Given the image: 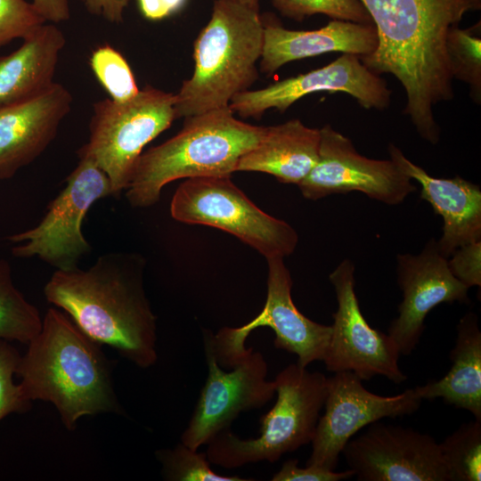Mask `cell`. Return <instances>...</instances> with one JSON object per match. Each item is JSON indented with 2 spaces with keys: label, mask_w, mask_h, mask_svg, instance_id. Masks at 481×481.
Wrapping results in <instances>:
<instances>
[{
  "label": "cell",
  "mask_w": 481,
  "mask_h": 481,
  "mask_svg": "<svg viewBox=\"0 0 481 481\" xmlns=\"http://www.w3.org/2000/svg\"><path fill=\"white\" fill-rule=\"evenodd\" d=\"M359 1L378 37L375 51L361 61L375 74H391L401 83L404 113L421 138L437 143L434 107L453 97L447 37L466 13L480 10L481 0Z\"/></svg>",
  "instance_id": "1"
},
{
  "label": "cell",
  "mask_w": 481,
  "mask_h": 481,
  "mask_svg": "<svg viewBox=\"0 0 481 481\" xmlns=\"http://www.w3.org/2000/svg\"><path fill=\"white\" fill-rule=\"evenodd\" d=\"M144 267L139 254L107 253L86 269L55 270L44 294L90 338L146 369L158 354L157 317L144 290Z\"/></svg>",
  "instance_id": "2"
},
{
  "label": "cell",
  "mask_w": 481,
  "mask_h": 481,
  "mask_svg": "<svg viewBox=\"0 0 481 481\" xmlns=\"http://www.w3.org/2000/svg\"><path fill=\"white\" fill-rule=\"evenodd\" d=\"M27 345L16 370L22 392L31 402L53 404L67 429H75L84 416L122 412L102 345L63 311L48 308L40 331Z\"/></svg>",
  "instance_id": "3"
},
{
  "label": "cell",
  "mask_w": 481,
  "mask_h": 481,
  "mask_svg": "<svg viewBox=\"0 0 481 481\" xmlns=\"http://www.w3.org/2000/svg\"><path fill=\"white\" fill-rule=\"evenodd\" d=\"M233 114L226 107L186 118L177 135L142 153L126 190L130 205H154L164 186L175 180L236 172L240 159L257 145L265 126Z\"/></svg>",
  "instance_id": "4"
},
{
  "label": "cell",
  "mask_w": 481,
  "mask_h": 481,
  "mask_svg": "<svg viewBox=\"0 0 481 481\" xmlns=\"http://www.w3.org/2000/svg\"><path fill=\"white\" fill-rule=\"evenodd\" d=\"M265 23L255 10L216 0L209 21L194 42V70L175 94L176 118L229 107L258 78Z\"/></svg>",
  "instance_id": "5"
},
{
  "label": "cell",
  "mask_w": 481,
  "mask_h": 481,
  "mask_svg": "<svg viewBox=\"0 0 481 481\" xmlns=\"http://www.w3.org/2000/svg\"><path fill=\"white\" fill-rule=\"evenodd\" d=\"M277 400L260 418L257 437L241 439L231 429L219 432L207 445L210 463L236 469L249 463L277 461L312 442L327 395V377L290 363L274 379Z\"/></svg>",
  "instance_id": "6"
},
{
  "label": "cell",
  "mask_w": 481,
  "mask_h": 481,
  "mask_svg": "<svg viewBox=\"0 0 481 481\" xmlns=\"http://www.w3.org/2000/svg\"><path fill=\"white\" fill-rule=\"evenodd\" d=\"M175 94L146 86L132 99L94 104L89 139L78 151L94 161L118 197L130 183L143 148L176 118Z\"/></svg>",
  "instance_id": "7"
},
{
  "label": "cell",
  "mask_w": 481,
  "mask_h": 481,
  "mask_svg": "<svg viewBox=\"0 0 481 481\" xmlns=\"http://www.w3.org/2000/svg\"><path fill=\"white\" fill-rule=\"evenodd\" d=\"M170 213L182 223L224 231L257 249L265 259L290 256L298 242L290 224L257 208L231 176L185 180L173 196Z\"/></svg>",
  "instance_id": "8"
},
{
  "label": "cell",
  "mask_w": 481,
  "mask_h": 481,
  "mask_svg": "<svg viewBox=\"0 0 481 481\" xmlns=\"http://www.w3.org/2000/svg\"><path fill=\"white\" fill-rule=\"evenodd\" d=\"M283 257L267 258V294L264 308L249 322L239 328L224 327L216 334L203 330V344L213 353L216 363L229 370L248 352L245 342L260 327L271 328L277 349L298 356L297 363L307 367L322 361L329 345L331 326L315 322L296 307L292 297V278Z\"/></svg>",
  "instance_id": "9"
},
{
  "label": "cell",
  "mask_w": 481,
  "mask_h": 481,
  "mask_svg": "<svg viewBox=\"0 0 481 481\" xmlns=\"http://www.w3.org/2000/svg\"><path fill=\"white\" fill-rule=\"evenodd\" d=\"M78 157L77 166L42 220L33 228L7 237L20 243L12 249L14 257H37L56 270H69L91 251L82 232L83 221L94 202L112 193L106 174L90 159Z\"/></svg>",
  "instance_id": "10"
},
{
  "label": "cell",
  "mask_w": 481,
  "mask_h": 481,
  "mask_svg": "<svg viewBox=\"0 0 481 481\" xmlns=\"http://www.w3.org/2000/svg\"><path fill=\"white\" fill-rule=\"evenodd\" d=\"M338 309L322 362L331 372L352 371L362 380L380 375L395 384L407 379L399 367L400 352L394 340L373 329L364 318L355 290V265L345 259L330 273Z\"/></svg>",
  "instance_id": "11"
},
{
  "label": "cell",
  "mask_w": 481,
  "mask_h": 481,
  "mask_svg": "<svg viewBox=\"0 0 481 481\" xmlns=\"http://www.w3.org/2000/svg\"><path fill=\"white\" fill-rule=\"evenodd\" d=\"M412 181L393 160L361 155L349 138L325 125L320 129L316 164L298 186L304 198L312 200L359 192L382 203L399 205L417 190Z\"/></svg>",
  "instance_id": "12"
},
{
  "label": "cell",
  "mask_w": 481,
  "mask_h": 481,
  "mask_svg": "<svg viewBox=\"0 0 481 481\" xmlns=\"http://www.w3.org/2000/svg\"><path fill=\"white\" fill-rule=\"evenodd\" d=\"M204 352L208 374L181 435V443L192 450L208 444L229 429L240 412L263 407L275 394L274 381L266 380L268 366L260 352L249 347L226 371L206 346Z\"/></svg>",
  "instance_id": "13"
},
{
  "label": "cell",
  "mask_w": 481,
  "mask_h": 481,
  "mask_svg": "<svg viewBox=\"0 0 481 481\" xmlns=\"http://www.w3.org/2000/svg\"><path fill=\"white\" fill-rule=\"evenodd\" d=\"M352 371L327 378L324 413L320 416L306 465L335 470L346 443L361 428L384 418L411 415L422 400L414 388L383 396L367 390Z\"/></svg>",
  "instance_id": "14"
},
{
  "label": "cell",
  "mask_w": 481,
  "mask_h": 481,
  "mask_svg": "<svg viewBox=\"0 0 481 481\" xmlns=\"http://www.w3.org/2000/svg\"><path fill=\"white\" fill-rule=\"evenodd\" d=\"M342 450L359 481H449L438 443L428 434L373 422Z\"/></svg>",
  "instance_id": "15"
},
{
  "label": "cell",
  "mask_w": 481,
  "mask_h": 481,
  "mask_svg": "<svg viewBox=\"0 0 481 481\" xmlns=\"http://www.w3.org/2000/svg\"><path fill=\"white\" fill-rule=\"evenodd\" d=\"M346 93L364 109L384 110L391 91L359 56L343 53L332 62L257 90L236 94L229 108L241 118L259 119L270 109L285 112L295 102L313 93Z\"/></svg>",
  "instance_id": "16"
},
{
  "label": "cell",
  "mask_w": 481,
  "mask_h": 481,
  "mask_svg": "<svg viewBox=\"0 0 481 481\" xmlns=\"http://www.w3.org/2000/svg\"><path fill=\"white\" fill-rule=\"evenodd\" d=\"M396 261L403 300L387 334L400 355H408L420 342L428 313L442 303H469V288L452 273L435 240L427 242L417 255L398 254Z\"/></svg>",
  "instance_id": "17"
},
{
  "label": "cell",
  "mask_w": 481,
  "mask_h": 481,
  "mask_svg": "<svg viewBox=\"0 0 481 481\" xmlns=\"http://www.w3.org/2000/svg\"><path fill=\"white\" fill-rule=\"evenodd\" d=\"M72 95L61 84L29 99L0 108V179L12 178L54 139L70 111Z\"/></svg>",
  "instance_id": "18"
},
{
  "label": "cell",
  "mask_w": 481,
  "mask_h": 481,
  "mask_svg": "<svg viewBox=\"0 0 481 481\" xmlns=\"http://www.w3.org/2000/svg\"><path fill=\"white\" fill-rule=\"evenodd\" d=\"M390 159L421 187L420 199L428 201L443 218L442 236L436 240L440 253L448 258L458 248L481 240L480 186L456 175L436 178L407 159L393 143Z\"/></svg>",
  "instance_id": "19"
},
{
  "label": "cell",
  "mask_w": 481,
  "mask_h": 481,
  "mask_svg": "<svg viewBox=\"0 0 481 481\" xmlns=\"http://www.w3.org/2000/svg\"><path fill=\"white\" fill-rule=\"evenodd\" d=\"M377 45L373 24L331 20L318 29L291 30L266 23L260 69L272 76L288 62L335 52L361 58L371 54Z\"/></svg>",
  "instance_id": "20"
},
{
  "label": "cell",
  "mask_w": 481,
  "mask_h": 481,
  "mask_svg": "<svg viewBox=\"0 0 481 481\" xmlns=\"http://www.w3.org/2000/svg\"><path fill=\"white\" fill-rule=\"evenodd\" d=\"M320 129L295 118L265 126L260 141L240 159L236 171L262 172L282 183L298 184L316 164Z\"/></svg>",
  "instance_id": "21"
},
{
  "label": "cell",
  "mask_w": 481,
  "mask_h": 481,
  "mask_svg": "<svg viewBox=\"0 0 481 481\" xmlns=\"http://www.w3.org/2000/svg\"><path fill=\"white\" fill-rule=\"evenodd\" d=\"M65 42L58 27L45 23L18 49L0 56V108L34 97L54 83Z\"/></svg>",
  "instance_id": "22"
},
{
  "label": "cell",
  "mask_w": 481,
  "mask_h": 481,
  "mask_svg": "<svg viewBox=\"0 0 481 481\" xmlns=\"http://www.w3.org/2000/svg\"><path fill=\"white\" fill-rule=\"evenodd\" d=\"M449 357L452 366L442 379L414 387L421 400L442 398L481 420V330L477 315L467 313L456 326Z\"/></svg>",
  "instance_id": "23"
},
{
  "label": "cell",
  "mask_w": 481,
  "mask_h": 481,
  "mask_svg": "<svg viewBox=\"0 0 481 481\" xmlns=\"http://www.w3.org/2000/svg\"><path fill=\"white\" fill-rule=\"evenodd\" d=\"M42 322L37 308L15 287L7 261L0 259V339L28 344Z\"/></svg>",
  "instance_id": "24"
},
{
  "label": "cell",
  "mask_w": 481,
  "mask_h": 481,
  "mask_svg": "<svg viewBox=\"0 0 481 481\" xmlns=\"http://www.w3.org/2000/svg\"><path fill=\"white\" fill-rule=\"evenodd\" d=\"M438 444L449 481L481 480V420L462 424Z\"/></svg>",
  "instance_id": "25"
},
{
  "label": "cell",
  "mask_w": 481,
  "mask_h": 481,
  "mask_svg": "<svg viewBox=\"0 0 481 481\" xmlns=\"http://www.w3.org/2000/svg\"><path fill=\"white\" fill-rule=\"evenodd\" d=\"M480 23L468 29L453 27L446 42L450 70L452 78L468 84L470 96L477 104L481 102V38Z\"/></svg>",
  "instance_id": "26"
},
{
  "label": "cell",
  "mask_w": 481,
  "mask_h": 481,
  "mask_svg": "<svg viewBox=\"0 0 481 481\" xmlns=\"http://www.w3.org/2000/svg\"><path fill=\"white\" fill-rule=\"evenodd\" d=\"M161 464V474L167 481H249L240 476L220 475L213 471L204 452L192 450L183 443L173 448L155 452Z\"/></svg>",
  "instance_id": "27"
},
{
  "label": "cell",
  "mask_w": 481,
  "mask_h": 481,
  "mask_svg": "<svg viewBox=\"0 0 481 481\" xmlns=\"http://www.w3.org/2000/svg\"><path fill=\"white\" fill-rule=\"evenodd\" d=\"M90 66L111 100L125 102L139 93L129 64L115 48L110 45L96 48L90 57Z\"/></svg>",
  "instance_id": "28"
},
{
  "label": "cell",
  "mask_w": 481,
  "mask_h": 481,
  "mask_svg": "<svg viewBox=\"0 0 481 481\" xmlns=\"http://www.w3.org/2000/svg\"><path fill=\"white\" fill-rule=\"evenodd\" d=\"M284 16L302 20L314 14H324L332 20L372 24L371 17L359 0H271Z\"/></svg>",
  "instance_id": "29"
},
{
  "label": "cell",
  "mask_w": 481,
  "mask_h": 481,
  "mask_svg": "<svg viewBox=\"0 0 481 481\" xmlns=\"http://www.w3.org/2000/svg\"><path fill=\"white\" fill-rule=\"evenodd\" d=\"M46 20L26 0H0V48L14 39L33 36Z\"/></svg>",
  "instance_id": "30"
},
{
  "label": "cell",
  "mask_w": 481,
  "mask_h": 481,
  "mask_svg": "<svg viewBox=\"0 0 481 481\" xmlns=\"http://www.w3.org/2000/svg\"><path fill=\"white\" fill-rule=\"evenodd\" d=\"M20 357L10 341L0 339V421L9 414L24 413L32 406L20 384L13 380Z\"/></svg>",
  "instance_id": "31"
},
{
  "label": "cell",
  "mask_w": 481,
  "mask_h": 481,
  "mask_svg": "<svg viewBox=\"0 0 481 481\" xmlns=\"http://www.w3.org/2000/svg\"><path fill=\"white\" fill-rule=\"evenodd\" d=\"M450 271L461 282L470 287L481 286V240L458 248L448 258Z\"/></svg>",
  "instance_id": "32"
},
{
  "label": "cell",
  "mask_w": 481,
  "mask_h": 481,
  "mask_svg": "<svg viewBox=\"0 0 481 481\" xmlns=\"http://www.w3.org/2000/svg\"><path fill=\"white\" fill-rule=\"evenodd\" d=\"M355 473L351 469L342 472L325 469L321 467L306 465L305 468L298 466V460L286 461L280 470L276 472L272 481H340L351 478Z\"/></svg>",
  "instance_id": "33"
},
{
  "label": "cell",
  "mask_w": 481,
  "mask_h": 481,
  "mask_svg": "<svg viewBox=\"0 0 481 481\" xmlns=\"http://www.w3.org/2000/svg\"><path fill=\"white\" fill-rule=\"evenodd\" d=\"M83 3L89 12L118 23L123 20L128 0H83Z\"/></svg>",
  "instance_id": "34"
},
{
  "label": "cell",
  "mask_w": 481,
  "mask_h": 481,
  "mask_svg": "<svg viewBox=\"0 0 481 481\" xmlns=\"http://www.w3.org/2000/svg\"><path fill=\"white\" fill-rule=\"evenodd\" d=\"M32 3L46 21L58 23L70 17L68 0H33Z\"/></svg>",
  "instance_id": "35"
},
{
  "label": "cell",
  "mask_w": 481,
  "mask_h": 481,
  "mask_svg": "<svg viewBox=\"0 0 481 481\" xmlns=\"http://www.w3.org/2000/svg\"><path fill=\"white\" fill-rule=\"evenodd\" d=\"M143 16L149 20H161L169 16L163 0H138Z\"/></svg>",
  "instance_id": "36"
},
{
  "label": "cell",
  "mask_w": 481,
  "mask_h": 481,
  "mask_svg": "<svg viewBox=\"0 0 481 481\" xmlns=\"http://www.w3.org/2000/svg\"><path fill=\"white\" fill-rule=\"evenodd\" d=\"M186 0H163V3L171 15L172 13L179 11L183 4H185Z\"/></svg>",
  "instance_id": "37"
},
{
  "label": "cell",
  "mask_w": 481,
  "mask_h": 481,
  "mask_svg": "<svg viewBox=\"0 0 481 481\" xmlns=\"http://www.w3.org/2000/svg\"><path fill=\"white\" fill-rule=\"evenodd\" d=\"M239 4L255 10H258V1L259 0H223Z\"/></svg>",
  "instance_id": "38"
}]
</instances>
